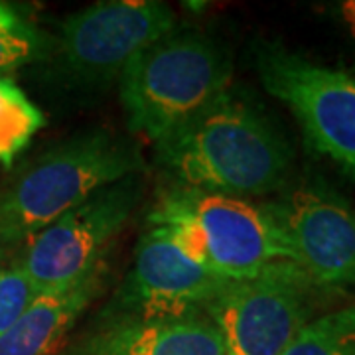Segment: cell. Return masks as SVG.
Masks as SVG:
<instances>
[{
    "instance_id": "6da1fadb",
    "label": "cell",
    "mask_w": 355,
    "mask_h": 355,
    "mask_svg": "<svg viewBox=\"0 0 355 355\" xmlns=\"http://www.w3.org/2000/svg\"><path fill=\"white\" fill-rule=\"evenodd\" d=\"M156 156L180 188L231 198L279 190L292 166L291 146L275 125L231 91L156 142Z\"/></svg>"
},
{
    "instance_id": "7a4b0ae2",
    "label": "cell",
    "mask_w": 355,
    "mask_h": 355,
    "mask_svg": "<svg viewBox=\"0 0 355 355\" xmlns=\"http://www.w3.org/2000/svg\"><path fill=\"white\" fill-rule=\"evenodd\" d=\"M196 265L223 280L254 279L265 268L292 261L288 239L268 205L211 191L174 188L148 217Z\"/></svg>"
},
{
    "instance_id": "3957f363",
    "label": "cell",
    "mask_w": 355,
    "mask_h": 355,
    "mask_svg": "<svg viewBox=\"0 0 355 355\" xmlns=\"http://www.w3.org/2000/svg\"><path fill=\"white\" fill-rule=\"evenodd\" d=\"M231 58L200 32L176 28L140 50L121 73L128 128L160 142L229 91Z\"/></svg>"
},
{
    "instance_id": "277c9868",
    "label": "cell",
    "mask_w": 355,
    "mask_h": 355,
    "mask_svg": "<svg viewBox=\"0 0 355 355\" xmlns=\"http://www.w3.org/2000/svg\"><path fill=\"white\" fill-rule=\"evenodd\" d=\"M140 170V154L128 140L103 128L77 135L44 154L0 196V241H28L93 193Z\"/></svg>"
},
{
    "instance_id": "5b68a950",
    "label": "cell",
    "mask_w": 355,
    "mask_h": 355,
    "mask_svg": "<svg viewBox=\"0 0 355 355\" xmlns=\"http://www.w3.org/2000/svg\"><path fill=\"white\" fill-rule=\"evenodd\" d=\"M318 288L296 263L279 261L254 279L227 280L202 312L225 355H282L314 314Z\"/></svg>"
},
{
    "instance_id": "8992f818",
    "label": "cell",
    "mask_w": 355,
    "mask_h": 355,
    "mask_svg": "<svg viewBox=\"0 0 355 355\" xmlns=\"http://www.w3.org/2000/svg\"><path fill=\"white\" fill-rule=\"evenodd\" d=\"M254 65L266 91L298 119L308 142L355 176V77L279 44H261Z\"/></svg>"
},
{
    "instance_id": "52a82bcc",
    "label": "cell",
    "mask_w": 355,
    "mask_h": 355,
    "mask_svg": "<svg viewBox=\"0 0 355 355\" xmlns=\"http://www.w3.org/2000/svg\"><path fill=\"white\" fill-rule=\"evenodd\" d=\"M176 28V14L158 0L97 2L69 14L60 28L55 55L77 85H105L121 77L146 46Z\"/></svg>"
},
{
    "instance_id": "ba28073f",
    "label": "cell",
    "mask_w": 355,
    "mask_h": 355,
    "mask_svg": "<svg viewBox=\"0 0 355 355\" xmlns=\"http://www.w3.org/2000/svg\"><path fill=\"white\" fill-rule=\"evenodd\" d=\"M140 200L135 176L93 193L28 239L18 265L38 292L67 288L103 266V254Z\"/></svg>"
},
{
    "instance_id": "9c48e42d",
    "label": "cell",
    "mask_w": 355,
    "mask_h": 355,
    "mask_svg": "<svg viewBox=\"0 0 355 355\" xmlns=\"http://www.w3.org/2000/svg\"><path fill=\"white\" fill-rule=\"evenodd\" d=\"M294 263L320 288L355 284V214L336 191L306 184L268 205Z\"/></svg>"
},
{
    "instance_id": "30bf717a",
    "label": "cell",
    "mask_w": 355,
    "mask_h": 355,
    "mask_svg": "<svg viewBox=\"0 0 355 355\" xmlns=\"http://www.w3.org/2000/svg\"><path fill=\"white\" fill-rule=\"evenodd\" d=\"M225 282L190 261L160 229L148 225L137 245L113 318L170 320L202 312Z\"/></svg>"
},
{
    "instance_id": "8fae6325",
    "label": "cell",
    "mask_w": 355,
    "mask_h": 355,
    "mask_svg": "<svg viewBox=\"0 0 355 355\" xmlns=\"http://www.w3.org/2000/svg\"><path fill=\"white\" fill-rule=\"evenodd\" d=\"M67 355H225L219 331L203 312L170 320L113 318Z\"/></svg>"
},
{
    "instance_id": "7c38bea8",
    "label": "cell",
    "mask_w": 355,
    "mask_h": 355,
    "mask_svg": "<svg viewBox=\"0 0 355 355\" xmlns=\"http://www.w3.org/2000/svg\"><path fill=\"white\" fill-rule=\"evenodd\" d=\"M105 282V268L62 291L40 292L20 320L0 336V355H53Z\"/></svg>"
},
{
    "instance_id": "4fadbf2b",
    "label": "cell",
    "mask_w": 355,
    "mask_h": 355,
    "mask_svg": "<svg viewBox=\"0 0 355 355\" xmlns=\"http://www.w3.org/2000/svg\"><path fill=\"white\" fill-rule=\"evenodd\" d=\"M46 119L22 89L8 77H0V162L12 160L44 127Z\"/></svg>"
},
{
    "instance_id": "5bb4252c",
    "label": "cell",
    "mask_w": 355,
    "mask_h": 355,
    "mask_svg": "<svg viewBox=\"0 0 355 355\" xmlns=\"http://www.w3.org/2000/svg\"><path fill=\"white\" fill-rule=\"evenodd\" d=\"M282 355H355V302L310 320Z\"/></svg>"
},
{
    "instance_id": "9a60e30c",
    "label": "cell",
    "mask_w": 355,
    "mask_h": 355,
    "mask_svg": "<svg viewBox=\"0 0 355 355\" xmlns=\"http://www.w3.org/2000/svg\"><path fill=\"white\" fill-rule=\"evenodd\" d=\"M50 51V38L18 8L0 2V77L38 62Z\"/></svg>"
},
{
    "instance_id": "2e32d148",
    "label": "cell",
    "mask_w": 355,
    "mask_h": 355,
    "mask_svg": "<svg viewBox=\"0 0 355 355\" xmlns=\"http://www.w3.org/2000/svg\"><path fill=\"white\" fill-rule=\"evenodd\" d=\"M40 292L18 265L0 266V336L10 330Z\"/></svg>"
},
{
    "instance_id": "e0dca14e",
    "label": "cell",
    "mask_w": 355,
    "mask_h": 355,
    "mask_svg": "<svg viewBox=\"0 0 355 355\" xmlns=\"http://www.w3.org/2000/svg\"><path fill=\"white\" fill-rule=\"evenodd\" d=\"M336 22L355 40V0H342L331 6Z\"/></svg>"
}]
</instances>
